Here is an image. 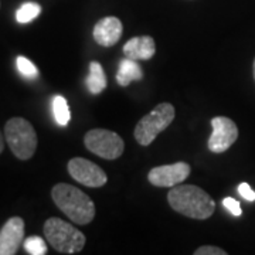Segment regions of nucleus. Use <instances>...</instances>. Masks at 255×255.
<instances>
[{
	"label": "nucleus",
	"mask_w": 255,
	"mask_h": 255,
	"mask_svg": "<svg viewBox=\"0 0 255 255\" xmlns=\"http://www.w3.org/2000/svg\"><path fill=\"white\" fill-rule=\"evenodd\" d=\"M170 207L186 217L206 220L213 216L216 203L207 191L194 184H177L167 194Z\"/></svg>",
	"instance_id": "f257e3e1"
},
{
	"label": "nucleus",
	"mask_w": 255,
	"mask_h": 255,
	"mask_svg": "<svg viewBox=\"0 0 255 255\" xmlns=\"http://www.w3.org/2000/svg\"><path fill=\"white\" fill-rule=\"evenodd\" d=\"M55 206L75 224H90L95 217V204L84 191L67 183H58L51 190Z\"/></svg>",
	"instance_id": "f03ea898"
},
{
	"label": "nucleus",
	"mask_w": 255,
	"mask_h": 255,
	"mask_svg": "<svg viewBox=\"0 0 255 255\" xmlns=\"http://www.w3.org/2000/svg\"><path fill=\"white\" fill-rule=\"evenodd\" d=\"M44 236L50 246L61 254L80 253L87 241L78 228L58 217H51L44 223Z\"/></svg>",
	"instance_id": "7ed1b4c3"
},
{
	"label": "nucleus",
	"mask_w": 255,
	"mask_h": 255,
	"mask_svg": "<svg viewBox=\"0 0 255 255\" xmlns=\"http://www.w3.org/2000/svg\"><path fill=\"white\" fill-rule=\"evenodd\" d=\"M4 137L11 153L20 160H28L36 153V130L27 119H9L4 125Z\"/></svg>",
	"instance_id": "20e7f679"
},
{
	"label": "nucleus",
	"mask_w": 255,
	"mask_h": 255,
	"mask_svg": "<svg viewBox=\"0 0 255 255\" xmlns=\"http://www.w3.org/2000/svg\"><path fill=\"white\" fill-rule=\"evenodd\" d=\"M176 111L174 107L169 102H162L156 107L152 112H149L137 122L135 128V139L142 146H149L156 136L163 132L169 125L173 122Z\"/></svg>",
	"instance_id": "39448f33"
},
{
	"label": "nucleus",
	"mask_w": 255,
	"mask_h": 255,
	"mask_svg": "<svg viewBox=\"0 0 255 255\" xmlns=\"http://www.w3.org/2000/svg\"><path fill=\"white\" fill-rule=\"evenodd\" d=\"M84 143L94 155L107 160L118 159L124 153L125 143L118 133L107 129H92L84 136Z\"/></svg>",
	"instance_id": "423d86ee"
},
{
	"label": "nucleus",
	"mask_w": 255,
	"mask_h": 255,
	"mask_svg": "<svg viewBox=\"0 0 255 255\" xmlns=\"http://www.w3.org/2000/svg\"><path fill=\"white\" fill-rule=\"evenodd\" d=\"M68 173L74 180L81 183L87 187H102L107 184L108 177L107 173L101 169L98 164H95L88 159L84 157H74L68 162Z\"/></svg>",
	"instance_id": "0eeeda50"
},
{
	"label": "nucleus",
	"mask_w": 255,
	"mask_h": 255,
	"mask_svg": "<svg viewBox=\"0 0 255 255\" xmlns=\"http://www.w3.org/2000/svg\"><path fill=\"white\" fill-rule=\"evenodd\" d=\"M213 133L209 139V149L213 153H223L237 140L238 128L233 119L227 117H216L211 119Z\"/></svg>",
	"instance_id": "6e6552de"
},
{
	"label": "nucleus",
	"mask_w": 255,
	"mask_h": 255,
	"mask_svg": "<svg viewBox=\"0 0 255 255\" xmlns=\"http://www.w3.org/2000/svg\"><path fill=\"white\" fill-rule=\"evenodd\" d=\"M190 164L177 162L173 164H163L149 170L147 180L156 187H174L182 184L190 174Z\"/></svg>",
	"instance_id": "1a4fd4ad"
},
{
	"label": "nucleus",
	"mask_w": 255,
	"mask_h": 255,
	"mask_svg": "<svg viewBox=\"0 0 255 255\" xmlns=\"http://www.w3.org/2000/svg\"><path fill=\"white\" fill-rule=\"evenodd\" d=\"M24 243V221L20 217H11L0 230V255L17 254Z\"/></svg>",
	"instance_id": "9d476101"
},
{
	"label": "nucleus",
	"mask_w": 255,
	"mask_h": 255,
	"mask_svg": "<svg viewBox=\"0 0 255 255\" xmlns=\"http://www.w3.org/2000/svg\"><path fill=\"white\" fill-rule=\"evenodd\" d=\"M122 31H124L122 21L118 17L108 16V17L101 18L95 24L92 36L100 46L112 47L121 40Z\"/></svg>",
	"instance_id": "9b49d317"
},
{
	"label": "nucleus",
	"mask_w": 255,
	"mask_h": 255,
	"mask_svg": "<svg viewBox=\"0 0 255 255\" xmlns=\"http://www.w3.org/2000/svg\"><path fill=\"white\" fill-rule=\"evenodd\" d=\"M156 53L155 40L150 36L132 37L124 46V54L132 60H150Z\"/></svg>",
	"instance_id": "f8f14e48"
},
{
	"label": "nucleus",
	"mask_w": 255,
	"mask_h": 255,
	"mask_svg": "<svg viewBox=\"0 0 255 255\" xmlns=\"http://www.w3.org/2000/svg\"><path fill=\"white\" fill-rule=\"evenodd\" d=\"M143 77L142 67L137 64L136 60L125 57L119 63V70L117 74V82L121 87H128L132 81H139Z\"/></svg>",
	"instance_id": "ddd939ff"
},
{
	"label": "nucleus",
	"mask_w": 255,
	"mask_h": 255,
	"mask_svg": "<svg viewBox=\"0 0 255 255\" xmlns=\"http://www.w3.org/2000/svg\"><path fill=\"white\" fill-rule=\"evenodd\" d=\"M107 75L104 73V68L98 61H92L90 64V74L85 80V85L88 88V91L97 95V94H101L107 88Z\"/></svg>",
	"instance_id": "4468645a"
},
{
	"label": "nucleus",
	"mask_w": 255,
	"mask_h": 255,
	"mask_svg": "<svg viewBox=\"0 0 255 255\" xmlns=\"http://www.w3.org/2000/svg\"><path fill=\"white\" fill-rule=\"evenodd\" d=\"M53 114H54L55 122L60 127L68 125V122L71 121V114H70V108H68V102L61 95H57V97H54V100H53Z\"/></svg>",
	"instance_id": "2eb2a0df"
},
{
	"label": "nucleus",
	"mask_w": 255,
	"mask_h": 255,
	"mask_svg": "<svg viewBox=\"0 0 255 255\" xmlns=\"http://www.w3.org/2000/svg\"><path fill=\"white\" fill-rule=\"evenodd\" d=\"M40 11H41V7L38 3L27 1L23 6H20V9L16 11V20L21 24H26V23H30L31 20H34L40 14Z\"/></svg>",
	"instance_id": "dca6fc26"
},
{
	"label": "nucleus",
	"mask_w": 255,
	"mask_h": 255,
	"mask_svg": "<svg viewBox=\"0 0 255 255\" xmlns=\"http://www.w3.org/2000/svg\"><path fill=\"white\" fill-rule=\"evenodd\" d=\"M24 250L30 255H46L47 254V246L46 241L38 236H31L24 240L23 243Z\"/></svg>",
	"instance_id": "f3484780"
},
{
	"label": "nucleus",
	"mask_w": 255,
	"mask_h": 255,
	"mask_svg": "<svg viewBox=\"0 0 255 255\" xmlns=\"http://www.w3.org/2000/svg\"><path fill=\"white\" fill-rule=\"evenodd\" d=\"M16 65H17L18 73L21 74L23 77L28 78V80H33V78H36L37 75H38V70H37L36 65L31 63L28 58L23 57V55L17 57Z\"/></svg>",
	"instance_id": "a211bd4d"
},
{
	"label": "nucleus",
	"mask_w": 255,
	"mask_h": 255,
	"mask_svg": "<svg viewBox=\"0 0 255 255\" xmlns=\"http://www.w3.org/2000/svg\"><path fill=\"white\" fill-rule=\"evenodd\" d=\"M223 206H224L234 217H240V216L243 214V210H241L240 203H238L236 199H233V197H226V199L223 200Z\"/></svg>",
	"instance_id": "6ab92c4d"
},
{
	"label": "nucleus",
	"mask_w": 255,
	"mask_h": 255,
	"mask_svg": "<svg viewBox=\"0 0 255 255\" xmlns=\"http://www.w3.org/2000/svg\"><path fill=\"white\" fill-rule=\"evenodd\" d=\"M194 255H227V253H226L224 250L219 248V247L203 246L199 247V248L194 251Z\"/></svg>",
	"instance_id": "aec40b11"
},
{
	"label": "nucleus",
	"mask_w": 255,
	"mask_h": 255,
	"mask_svg": "<svg viewBox=\"0 0 255 255\" xmlns=\"http://www.w3.org/2000/svg\"><path fill=\"white\" fill-rule=\"evenodd\" d=\"M238 193L247 201H255V191L251 189V186L248 183H241L238 186Z\"/></svg>",
	"instance_id": "412c9836"
},
{
	"label": "nucleus",
	"mask_w": 255,
	"mask_h": 255,
	"mask_svg": "<svg viewBox=\"0 0 255 255\" xmlns=\"http://www.w3.org/2000/svg\"><path fill=\"white\" fill-rule=\"evenodd\" d=\"M4 139H6V137L1 136V133H0V153H1L3 149H4Z\"/></svg>",
	"instance_id": "4be33fe9"
},
{
	"label": "nucleus",
	"mask_w": 255,
	"mask_h": 255,
	"mask_svg": "<svg viewBox=\"0 0 255 255\" xmlns=\"http://www.w3.org/2000/svg\"><path fill=\"white\" fill-rule=\"evenodd\" d=\"M253 71H254V80H255V60H254V68H253Z\"/></svg>",
	"instance_id": "5701e85b"
}]
</instances>
